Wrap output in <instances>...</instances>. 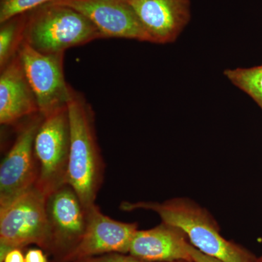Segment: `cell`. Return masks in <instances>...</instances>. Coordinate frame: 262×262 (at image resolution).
<instances>
[{
    "instance_id": "obj_1",
    "label": "cell",
    "mask_w": 262,
    "mask_h": 262,
    "mask_svg": "<svg viewBox=\"0 0 262 262\" xmlns=\"http://www.w3.org/2000/svg\"><path fill=\"white\" fill-rule=\"evenodd\" d=\"M71 146L67 184L73 188L86 209L96 205L103 182V162L91 104L75 90L68 104Z\"/></svg>"
},
{
    "instance_id": "obj_2",
    "label": "cell",
    "mask_w": 262,
    "mask_h": 262,
    "mask_svg": "<svg viewBox=\"0 0 262 262\" xmlns=\"http://www.w3.org/2000/svg\"><path fill=\"white\" fill-rule=\"evenodd\" d=\"M99 39L94 23L70 7L52 2L27 13L24 41L39 53H65Z\"/></svg>"
},
{
    "instance_id": "obj_3",
    "label": "cell",
    "mask_w": 262,
    "mask_h": 262,
    "mask_svg": "<svg viewBox=\"0 0 262 262\" xmlns=\"http://www.w3.org/2000/svg\"><path fill=\"white\" fill-rule=\"evenodd\" d=\"M120 208L124 211L139 208L156 212L163 223L182 230L194 248L221 261L253 262L246 251L224 238L206 215L189 205L176 201L123 203Z\"/></svg>"
},
{
    "instance_id": "obj_4",
    "label": "cell",
    "mask_w": 262,
    "mask_h": 262,
    "mask_svg": "<svg viewBox=\"0 0 262 262\" xmlns=\"http://www.w3.org/2000/svg\"><path fill=\"white\" fill-rule=\"evenodd\" d=\"M71 146L68 108L43 117L34 140L37 179L34 187L44 195L67 184Z\"/></svg>"
},
{
    "instance_id": "obj_5",
    "label": "cell",
    "mask_w": 262,
    "mask_h": 262,
    "mask_svg": "<svg viewBox=\"0 0 262 262\" xmlns=\"http://www.w3.org/2000/svg\"><path fill=\"white\" fill-rule=\"evenodd\" d=\"M46 196L32 187L0 209V244L23 248L35 244L49 249Z\"/></svg>"
},
{
    "instance_id": "obj_6",
    "label": "cell",
    "mask_w": 262,
    "mask_h": 262,
    "mask_svg": "<svg viewBox=\"0 0 262 262\" xmlns=\"http://www.w3.org/2000/svg\"><path fill=\"white\" fill-rule=\"evenodd\" d=\"M18 55L37 98L39 114L48 116L68 104L73 89L63 72L64 53H39L24 40Z\"/></svg>"
},
{
    "instance_id": "obj_7",
    "label": "cell",
    "mask_w": 262,
    "mask_h": 262,
    "mask_svg": "<svg viewBox=\"0 0 262 262\" xmlns=\"http://www.w3.org/2000/svg\"><path fill=\"white\" fill-rule=\"evenodd\" d=\"M43 117L41 114L27 118L14 143L0 165V209L35 185L37 165L34 140Z\"/></svg>"
},
{
    "instance_id": "obj_8",
    "label": "cell",
    "mask_w": 262,
    "mask_h": 262,
    "mask_svg": "<svg viewBox=\"0 0 262 262\" xmlns=\"http://www.w3.org/2000/svg\"><path fill=\"white\" fill-rule=\"evenodd\" d=\"M46 207L49 233L48 251L57 259L64 262L83 236L88 210L68 184L46 196Z\"/></svg>"
},
{
    "instance_id": "obj_9",
    "label": "cell",
    "mask_w": 262,
    "mask_h": 262,
    "mask_svg": "<svg viewBox=\"0 0 262 262\" xmlns=\"http://www.w3.org/2000/svg\"><path fill=\"white\" fill-rule=\"evenodd\" d=\"M137 231V224L113 220L94 205L88 209L87 226L82 239L64 262H75L108 253L126 254Z\"/></svg>"
},
{
    "instance_id": "obj_10",
    "label": "cell",
    "mask_w": 262,
    "mask_h": 262,
    "mask_svg": "<svg viewBox=\"0 0 262 262\" xmlns=\"http://www.w3.org/2000/svg\"><path fill=\"white\" fill-rule=\"evenodd\" d=\"M80 12L97 27L103 38H123L153 42L127 0H55Z\"/></svg>"
},
{
    "instance_id": "obj_11",
    "label": "cell",
    "mask_w": 262,
    "mask_h": 262,
    "mask_svg": "<svg viewBox=\"0 0 262 262\" xmlns=\"http://www.w3.org/2000/svg\"><path fill=\"white\" fill-rule=\"evenodd\" d=\"M154 43L171 42L190 18L189 0H127Z\"/></svg>"
},
{
    "instance_id": "obj_12",
    "label": "cell",
    "mask_w": 262,
    "mask_h": 262,
    "mask_svg": "<svg viewBox=\"0 0 262 262\" xmlns=\"http://www.w3.org/2000/svg\"><path fill=\"white\" fill-rule=\"evenodd\" d=\"M0 123L13 125L39 114L37 98L18 55L0 70Z\"/></svg>"
},
{
    "instance_id": "obj_13",
    "label": "cell",
    "mask_w": 262,
    "mask_h": 262,
    "mask_svg": "<svg viewBox=\"0 0 262 262\" xmlns=\"http://www.w3.org/2000/svg\"><path fill=\"white\" fill-rule=\"evenodd\" d=\"M186 237L180 229L163 223L148 230H138L129 253L150 262H194Z\"/></svg>"
},
{
    "instance_id": "obj_14",
    "label": "cell",
    "mask_w": 262,
    "mask_h": 262,
    "mask_svg": "<svg viewBox=\"0 0 262 262\" xmlns=\"http://www.w3.org/2000/svg\"><path fill=\"white\" fill-rule=\"evenodd\" d=\"M26 20L27 13L0 23V70L18 54L24 40Z\"/></svg>"
},
{
    "instance_id": "obj_15",
    "label": "cell",
    "mask_w": 262,
    "mask_h": 262,
    "mask_svg": "<svg viewBox=\"0 0 262 262\" xmlns=\"http://www.w3.org/2000/svg\"><path fill=\"white\" fill-rule=\"evenodd\" d=\"M226 77L256 101L262 110V65L225 71Z\"/></svg>"
},
{
    "instance_id": "obj_16",
    "label": "cell",
    "mask_w": 262,
    "mask_h": 262,
    "mask_svg": "<svg viewBox=\"0 0 262 262\" xmlns=\"http://www.w3.org/2000/svg\"><path fill=\"white\" fill-rule=\"evenodd\" d=\"M55 0H0V23Z\"/></svg>"
},
{
    "instance_id": "obj_17",
    "label": "cell",
    "mask_w": 262,
    "mask_h": 262,
    "mask_svg": "<svg viewBox=\"0 0 262 262\" xmlns=\"http://www.w3.org/2000/svg\"><path fill=\"white\" fill-rule=\"evenodd\" d=\"M75 262H150L136 258L132 255L123 254V253H108L94 257L84 258Z\"/></svg>"
},
{
    "instance_id": "obj_18",
    "label": "cell",
    "mask_w": 262,
    "mask_h": 262,
    "mask_svg": "<svg viewBox=\"0 0 262 262\" xmlns=\"http://www.w3.org/2000/svg\"><path fill=\"white\" fill-rule=\"evenodd\" d=\"M187 250L189 254L192 256L193 261L194 262H222L216 258L211 257V256H207L201 252L199 250L196 249L194 246L191 244L187 245Z\"/></svg>"
},
{
    "instance_id": "obj_19",
    "label": "cell",
    "mask_w": 262,
    "mask_h": 262,
    "mask_svg": "<svg viewBox=\"0 0 262 262\" xmlns=\"http://www.w3.org/2000/svg\"><path fill=\"white\" fill-rule=\"evenodd\" d=\"M25 262H48L47 256L41 249L32 248L25 255Z\"/></svg>"
},
{
    "instance_id": "obj_20",
    "label": "cell",
    "mask_w": 262,
    "mask_h": 262,
    "mask_svg": "<svg viewBox=\"0 0 262 262\" xmlns=\"http://www.w3.org/2000/svg\"><path fill=\"white\" fill-rule=\"evenodd\" d=\"M3 262H25V256L20 248H14L7 254Z\"/></svg>"
},
{
    "instance_id": "obj_21",
    "label": "cell",
    "mask_w": 262,
    "mask_h": 262,
    "mask_svg": "<svg viewBox=\"0 0 262 262\" xmlns=\"http://www.w3.org/2000/svg\"><path fill=\"white\" fill-rule=\"evenodd\" d=\"M259 262H262V258H261V261H260Z\"/></svg>"
}]
</instances>
